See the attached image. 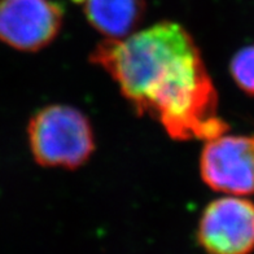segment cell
Instances as JSON below:
<instances>
[{
	"label": "cell",
	"instance_id": "1",
	"mask_svg": "<svg viewBox=\"0 0 254 254\" xmlns=\"http://www.w3.org/2000/svg\"><path fill=\"white\" fill-rule=\"evenodd\" d=\"M137 114L160 122L175 140H211L228 125L218 116V95L192 35L164 21L122 39H105L91 54Z\"/></svg>",
	"mask_w": 254,
	"mask_h": 254
},
{
	"label": "cell",
	"instance_id": "2",
	"mask_svg": "<svg viewBox=\"0 0 254 254\" xmlns=\"http://www.w3.org/2000/svg\"><path fill=\"white\" fill-rule=\"evenodd\" d=\"M29 145L40 166L78 169L95 151L94 131L83 113L69 105H50L34 114Z\"/></svg>",
	"mask_w": 254,
	"mask_h": 254
},
{
	"label": "cell",
	"instance_id": "3",
	"mask_svg": "<svg viewBox=\"0 0 254 254\" xmlns=\"http://www.w3.org/2000/svg\"><path fill=\"white\" fill-rule=\"evenodd\" d=\"M200 173L211 190L234 196L253 194L254 136L223 134L205 141Z\"/></svg>",
	"mask_w": 254,
	"mask_h": 254
},
{
	"label": "cell",
	"instance_id": "4",
	"mask_svg": "<svg viewBox=\"0 0 254 254\" xmlns=\"http://www.w3.org/2000/svg\"><path fill=\"white\" fill-rule=\"evenodd\" d=\"M197 240L207 254H251L254 251V202L217 198L200 218Z\"/></svg>",
	"mask_w": 254,
	"mask_h": 254
},
{
	"label": "cell",
	"instance_id": "5",
	"mask_svg": "<svg viewBox=\"0 0 254 254\" xmlns=\"http://www.w3.org/2000/svg\"><path fill=\"white\" fill-rule=\"evenodd\" d=\"M63 21V5L54 0H0V40L18 51L47 47Z\"/></svg>",
	"mask_w": 254,
	"mask_h": 254
},
{
	"label": "cell",
	"instance_id": "6",
	"mask_svg": "<svg viewBox=\"0 0 254 254\" xmlns=\"http://www.w3.org/2000/svg\"><path fill=\"white\" fill-rule=\"evenodd\" d=\"M144 0H86L88 22L107 39L130 35L143 18Z\"/></svg>",
	"mask_w": 254,
	"mask_h": 254
},
{
	"label": "cell",
	"instance_id": "7",
	"mask_svg": "<svg viewBox=\"0 0 254 254\" xmlns=\"http://www.w3.org/2000/svg\"><path fill=\"white\" fill-rule=\"evenodd\" d=\"M231 75L245 94L254 96V44L238 51L231 60Z\"/></svg>",
	"mask_w": 254,
	"mask_h": 254
},
{
	"label": "cell",
	"instance_id": "8",
	"mask_svg": "<svg viewBox=\"0 0 254 254\" xmlns=\"http://www.w3.org/2000/svg\"><path fill=\"white\" fill-rule=\"evenodd\" d=\"M74 1H78V3H80V1H86V0H74Z\"/></svg>",
	"mask_w": 254,
	"mask_h": 254
}]
</instances>
